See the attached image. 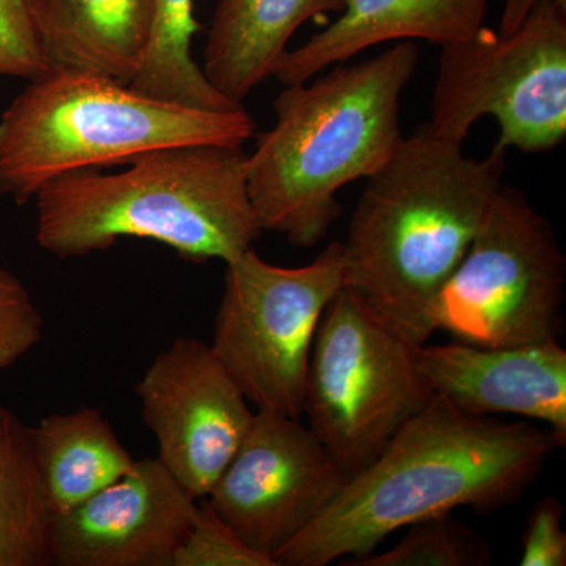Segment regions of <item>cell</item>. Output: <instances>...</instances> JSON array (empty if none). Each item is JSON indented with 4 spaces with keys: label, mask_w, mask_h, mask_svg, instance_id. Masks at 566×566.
Here are the masks:
<instances>
[{
    "label": "cell",
    "mask_w": 566,
    "mask_h": 566,
    "mask_svg": "<svg viewBox=\"0 0 566 566\" xmlns=\"http://www.w3.org/2000/svg\"><path fill=\"white\" fill-rule=\"evenodd\" d=\"M491 0H345L337 20L274 65L282 85L300 84L378 44L416 40L447 46L486 28Z\"/></svg>",
    "instance_id": "14"
},
{
    "label": "cell",
    "mask_w": 566,
    "mask_h": 566,
    "mask_svg": "<svg viewBox=\"0 0 566 566\" xmlns=\"http://www.w3.org/2000/svg\"><path fill=\"white\" fill-rule=\"evenodd\" d=\"M483 117L497 122L502 151L534 155L565 140L566 0H538L512 32L483 28L441 48L431 132L464 144Z\"/></svg>",
    "instance_id": "6"
},
{
    "label": "cell",
    "mask_w": 566,
    "mask_h": 566,
    "mask_svg": "<svg viewBox=\"0 0 566 566\" xmlns=\"http://www.w3.org/2000/svg\"><path fill=\"white\" fill-rule=\"evenodd\" d=\"M226 264L211 349L255 411L301 419L316 333L344 289V245L331 243L300 268L252 249Z\"/></svg>",
    "instance_id": "9"
},
{
    "label": "cell",
    "mask_w": 566,
    "mask_h": 566,
    "mask_svg": "<svg viewBox=\"0 0 566 566\" xmlns=\"http://www.w3.org/2000/svg\"><path fill=\"white\" fill-rule=\"evenodd\" d=\"M48 73L29 0H0V77L35 81Z\"/></svg>",
    "instance_id": "22"
},
{
    "label": "cell",
    "mask_w": 566,
    "mask_h": 566,
    "mask_svg": "<svg viewBox=\"0 0 566 566\" xmlns=\"http://www.w3.org/2000/svg\"><path fill=\"white\" fill-rule=\"evenodd\" d=\"M117 174L84 170L40 189L36 243L59 259L106 251L122 238L169 245L197 262H232L262 229L238 145H188L148 153Z\"/></svg>",
    "instance_id": "4"
},
{
    "label": "cell",
    "mask_w": 566,
    "mask_h": 566,
    "mask_svg": "<svg viewBox=\"0 0 566 566\" xmlns=\"http://www.w3.org/2000/svg\"><path fill=\"white\" fill-rule=\"evenodd\" d=\"M417 63V44L400 41L283 85L273 128L248 155V191L262 232L283 234L294 248L322 243L342 214L338 192L374 177L403 140L401 98Z\"/></svg>",
    "instance_id": "3"
},
{
    "label": "cell",
    "mask_w": 566,
    "mask_h": 566,
    "mask_svg": "<svg viewBox=\"0 0 566 566\" xmlns=\"http://www.w3.org/2000/svg\"><path fill=\"white\" fill-rule=\"evenodd\" d=\"M417 346L345 286L327 305L308 363L304 415L348 480L433 400Z\"/></svg>",
    "instance_id": "7"
},
{
    "label": "cell",
    "mask_w": 566,
    "mask_h": 566,
    "mask_svg": "<svg viewBox=\"0 0 566 566\" xmlns=\"http://www.w3.org/2000/svg\"><path fill=\"white\" fill-rule=\"evenodd\" d=\"M408 528L403 538L385 553H370L342 565L488 566L493 562L490 543L452 513L424 517Z\"/></svg>",
    "instance_id": "20"
},
{
    "label": "cell",
    "mask_w": 566,
    "mask_h": 566,
    "mask_svg": "<svg viewBox=\"0 0 566 566\" xmlns=\"http://www.w3.org/2000/svg\"><path fill=\"white\" fill-rule=\"evenodd\" d=\"M346 482L301 419L255 411L243 444L205 499L245 545L273 558L333 504Z\"/></svg>",
    "instance_id": "10"
},
{
    "label": "cell",
    "mask_w": 566,
    "mask_h": 566,
    "mask_svg": "<svg viewBox=\"0 0 566 566\" xmlns=\"http://www.w3.org/2000/svg\"><path fill=\"white\" fill-rule=\"evenodd\" d=\"M44 322L24 283L0 266V370L43 340Z\"/></svg>",
    "instance_id": "23"
},
{
    "label": "cell",
    "mask_w": 566,
    "mask_h": 566,
    "mask_svg": "<svg viewBox=\"0 0 566 566\" xmlns=\"http://www.w3.org/2000/svg\"><path fill=\"white\" fill-rule=\"evenodd\" d=\"M158 460L196 499H205L249 433L255 411L211 346L178 337L136 386Z\"/></svg>",
    "instance_id": "11"
},
{
    "label": "cell",
    "mask_w": 566,
    "mask_h": 566,
    "mask_svg": "<svg viewBox=\"0 0 566 566\" xmlns=\"http://www.w3.org/2000/svg\"><path fill=\"white\" fill-rule=\"evenodd\" d=\"M538 0H505L504 11H502L499 32L509 33L526 18L528 10L535 6Z\"/></svg>",
    "instance_id": "25"
},
{
    "label": "cell",
    "mask_w": 566,
    "mask_h": 566,
    "mask_svg": "<svg viewBox=\"0 0 566 566\" xmlns=\"http://www.w3.org/2000/svg\"><path fill=\"white\" fill-rule=\"evenodd\" d=\"M174 566H277L273 558L245 545L232 527L218 516L207 499L175 554Z\"/></svg>",
    "instance_id": "21"
},
{
    "label": "cell",
    "mask_w": 566,
    "mask_h": 566,
    "mask_svg": "<svg viewBox=\"0 0 566 566\" xmlns=\"http://www.w3.org/2000/svg\"><path fill=\"white\" fill-rule=\"evenodd\" d=\"M436 397L472 416L510 415L545 424L566 446V352L560 342L523 346L453 344L416 349Z\"/></svg>",
    "instance_id": "13"
},
{
    "label": "cell",
    "mask_w": 566,
    "mask_h": 566,
    "mask_svg": "<svg viewBox=\"0 0 566 566\" xmlns=\"http://www.w3.org/2000/svg\"><path fill=\"white\" fill-rule=\"evenodd\" d=\"M33 453L51 515L87 501L132 471L136 460L95 408L59 412L31 427Z\"/></svg>",
    "instance_id": "17"
},
{
    "label": "cell",
    "mask_w": 566,
    "mask_h": 566,
    "mask_svg": "<svg viewBox=\"0 0 566 566\" xmlns=\"http://www.w3.org/2000/svg\"><path fill=\"white\" fill-rule=\"evenodd\" d=\"M50 534L31 427L0 405V566L51 565Z\"/></svg>",
    "instance_id": "18"
},
{
    "label": "cell",
    "mask_w": 566,
    "mask_h": 566,
    "mask_svg": "<svg viewBox=\"0 0 566 566\" xmlns=\"http://www.w3.org/2000/svg\"><path fill=\"white\" fill-rule=\"evenodd\" d=\"M560 447L547 427L468 415L434 395L273 560L327 566L367 556L424 517L460 506L499 512L523 499Z\"/></svg>",
    "instance_id": "1"
},
{
    "label": "cell",
    "mask_w": 566,
    "mask_h": 566,
    "mask_svg": "<svg viewBox=\"0 0 566 566\" xmlns=\"http://www.w3.org/2000/svg\"><path fill=\"white\" fill-rule=\"evenodd\" d=\"M506 151L465 155L423 123L367 178L344 245V286L416 345L504 186Z\"/></svg>",
    "instance_id": "2"
},
{
    "label": "cell",
    "mask_w": 566,
    "mask_h": 566,
    "mask_svg": "<svg viewBox=\"0 0 566 566\" xmlns=\"http://www.w3.org/2000/svg\"><path fill=\"white\" fill-rule=\"evenodd\" d=\"M202 25L193 0H153L150 46L144 66L129 87L153 98L207 111H234L192 59L193 36Z\"/></svg>",
    "instance_id": "19"
},
{
    "label": "cell",
    "mask_w": 566,
    "mask_h": 566,
    "mask_svg": "<svg viewBox=\"0 0 566 566\" xmlns=\"http://www.w3.org/2000/svg\"><path fill=\"white\" fill-rule=\"evenodd\" d=\"M345 0H219L203 51L202 71L227 102L244 106L301 25L340 13Z\"/></svg>",
    "instance_id": "16"
},
{
    "label": "cell",
    "mask_w": 566,
    "mask_h": 566,
    "mask_svg": "<svg viewBox=\"0 0 566 566\" xmlns=\"http://www.w3.org/2000/svg\"><path fill=\"white\" fill-rule=\"evenodd\" d=\"M48 66L132 85L150 46L153 0H29Z\"/></svg>",
    "instance_id": "15"
},
{
    "label": "cell",
    "mask_w": 566,
    "mask_h": 566,
    "mask_svg": "<svg viewBox=\"0 0 566 566\" xmlns=\"http://www.w3.org/2000/svg\"><path fill=\"white\" fill-rule=\"evenodd\" d=\"M521 566H566L564 506L554 495L536 502L528 515Z\"/></svg>",
    "instance_id": "24"
},
{
    "label": "cell",
    "mask_w": 566,
    "mask_h": 566,
    "mask_svg": "<svg viewBox=\"0 0 566 566\" xmlns=\"http://www.w3.org/2000/svg\"><path fill=\"white\" fill-rule=\"evenodd\" d=\"M199 512L158 458L61 515H51V565L174 566Z\"/></svg>",
    "instance_id": "12"
},
{
    "label": "cell",
    "mask_w": 566,
    "mask_h": 566,
    "mask_svg": "<svg viewBox=\"0 0 566 566\" xmlns=\"http://www.w3.org/2000/svg\"><path fill=\"white\" fill-rule=\"evenodd\" d=\"M255 128L244 107L196 109L92 74L51 71L0 117V196L24 205L63 175L128 166L166 148L243 147Z\"/></svg>",
    "instance_id": "5"
},
{
    "label": "cell",
    "mask_w": 566,
    "mask_h": 566,
    "mask_svg": "<svg viewBox=\"0 0 566 566\" xmlns=\"http://www.w3.org/2000/svg\"><path fill=\"white\" fill-rule=\"evenodd\" d=\"M565 283L553 226L526 193L504 185L436 296L428 326L491 348L560 342Z\"/></svg>",
    "instance_id": "8"
}]
</instances>
